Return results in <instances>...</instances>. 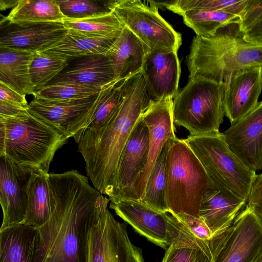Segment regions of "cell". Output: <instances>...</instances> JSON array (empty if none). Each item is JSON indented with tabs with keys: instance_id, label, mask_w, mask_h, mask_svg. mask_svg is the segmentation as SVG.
I'll use <instances>...</instances> for the list:
<instances>
[{
	"instance_id": "cell-1",
	"label": "cell",
	"mask_w": 262,
	"mask_h": 262,
	"mask_svg": "<svg viewBox=\"0 0 262 262\" xmlns=\"http://www.w3.org/2000/svg\"><path fill=\"white\" fill-rule=\"evenodd\" d=\"M48 181L52 214L37 228L35 262H88L91 230L110 200L77 170L49 173Z\"/></svg>"
},
{
	"instance_id": "cell-2",
	"label": "cell",
	"mask_w": 262,
	"mask_h": 262,
	"mask_svg": "<svg viewBox=\"0 0 262 262\" xmlns=\"http://www.w3.org/2000/svg\"><path fill=\"white\" fill-rule=\"evenodd\" d=\"M142 72L126 79L122 103L100 133L83 132L77 143L88 177L101 194H111L122 151L135 126L150 105Z\"/></svg>"
},
{
	"instance_id": "cell-3",
	"label": "cell",
	"mask_w": 262,
	"mask_h": 262,
	"mask_svg": "<svg viewBox=\"0 0 262 262\" xmlns=\"http://www.w3.org/2000/svg\"><path fill=\"white\" fill-rule=\"evenodd\" d=\"M186 61L189 76L223 82L239 71L262 68V45L246 40L238 23H233L212 36H194Z\"/></svg>"
},
{
	"instance_id": "cell-4",
	"label": "cell",
	"mask_w": 262,
	"mask_h": 262,
	"mask_svg": "<svg viewBox=\"0 0 262 262\" xmlns=\"http://www.w3.org/2000/svg\"><path fill=\"white\" fill-rule=\"evenodd\" d=\"M5 127L4 156L24 170L48 175L56 151L68 138L28 110L11 117L0 116Z\"/></svg>"
},
{
	"instance_id": "cell-5",
	"label": "cell",
	"mask_w": 262,
	"mask_h": 262,
	"mask_svg": "<svg viewBox=\"0 0 262 262\" xmlns=\"http://www.w3.org/2000/svg\"><path fill=\"white\" fill-rule=\"evenodd\" d=\"M165 193L169 213L184 212L200 218L203 194L212 183L185 139L167 141Z\"/></svg>"
},
{
	"instance_id": "cell-6",
	"label": "cell",
	"mask_w": 262,
	"mask_h": 262,
	"mask_svg": "<svg viewBox=\"0 0 262 262\" xmlns=\"http://www.w3.org/2000/svg\"><path fill=\"white\" fill-rule=\"evenodd\" d=\"M185 140L216 188L248 202L256 172L249 169L230 149L223 133L189 135Z\"/></svg>"
},
{
	"instance_id": "cell-7",
	"label": "cell",
	"mask_w": 262,
	"mask_h": 262,
	"mask_svg": "<svg viewBox=\"0 0 262 262\" xmlns=\"http://www.w3.org/2000/svg\"><path fill=\"white\" fill-rule=\"evenodd\" d=\"M224 91V82L189 76L187 84L173 99L174 124L191 136L219 132L225 115Z\"/></svg>"
},
{
	"instance_id": "cell-8",
	"label": "cell",
	"mask_w": 262,
	"mask_h": 262,
	"mask_svg": "<svg viewBox=\"0 0 262 262\" xmlns=\"http://www.w3.org/2000/svg\"><path fill=\"white\" fill-rule=\"evenodd\" d=\"M158 8L154 1L119 0L114 12L150 52H178L182 44L181 34L160 15Z\"/></svg>"
},
{
	"instance_id": "cell-9",
	"label": "cell",
	"mask_w": 262,
	"mask_h": 262,
	"mask_svg": "<svg viewBox=\"0 0 262 262\" xmlns=\"http://www.w3.org/2000/svg\"><path fill=\"white\" fill-rule=\"evenodd\" d=\"M210 262H253L262 253V220L247 204L226 230L210 241Z\"/></svg>"
},
{
	"instance_id": "cell-10",
	"label": "cell",
	"mask_w": 262,
	"mask_h": 262,
	"mask_svg": "<svg viewBox=\"0 0 262 262\" xmlns=\"http://www.w3.org/2000/svg\"><path fill=\"white\" fill-rule=\"evenodd\" d=\"M106 85L97 94L85 99L54 100L34 97L28 110L68 138L73 137L77 143L95 115Z\"/></svg>"
},
{
	"instance_id": "cell-11",
	"label": "cell",
	"mask_w": 262,
	"mask_h": 262,
	"mask_svg": "<svg viewBox=\"0 0 262 262\" xmlns=\"http://www.w3.org/2000/svg\"><path fill=\"white\" fill-rule=\"evenodd\" d=\"M88 262H144L142 249L129 238L126 223L117 221L107 207L91 230Z\"/></svg>"
},
{
	"instance_id": "cell-12",
	"label": "cell",
	"mask_w": 262,
	"mask_h": 262,
	"mask_svg": "<svg viewBox=\"0 0 262 262\" xmlns=\"http://www.w3.org/2000/svg\"><path fill=\"white\" fill-rule=\"evenodd\" d=\"M149 150V132L143 118L132 132L120 157L113 188L108 199L137 200L135 184L144 169Z\"/></svg>"
},
{
	"instance_id": "cell-13",
	"label": "cell",
	"mask_w": 262,
	"mask_h": 262,
	"mask_svg": "<svg viewBox=\"0 0 262 262\" xmlns=\"http://www.w3.org/2000/svg\"><path fill=\"white\" fill-rule=\"evenodd\" d=\"M149 132V150L144 169L138 175L135 190L137 200L144 196L152 169L167 142L176 137L173 117V99L151 101L142 116Z\"/></svg>"
},
{
	"instance_id": "cell-14",
	"label": "cell",
	"mask_w": 262,
	"mask_h": 262,
	"mask_svg": "<svg viewBox=\"0 0 262 262\" xmlns=\"http://www.w3.org/2000/svg\"><path fill=\"white\" fill-rule=\"evenodd\" d=\"M223 134L228 147L249 169H262V101Z\"/></svg>"
},
{
	"instance_id": "cell-15",
	"label": "cell",
	"mask_w": 262,
	"mask_h": 262,
	"mask_svg": "<svg viewBox=\"0 0 262 262\" xmlns=\"http://www.w3.org/2000/svg\"><path fill=\"white\" fill-rule=\"evenodd\" d=\"M31 172L0 156V203L3 221L0 230L23 222L28 203V186Z\"/></svg>"
},
{
	"instance_id": "cell-16",
	"label": "cell",
	"mask_w": 262,
	"mask_h": 262,
	"mask_svg": "<svg viewBox=\"0 0 262 262\" xmlns=\"http://www.w3.org/2000/svg\"><path fill=\"white\" fill-rule=\"evenodd\" d=\"M141 72L151 101L173 99L178 94L181 75L178 52L169 50L149 52Z\"/></svg>"
},
{
	"instance_id": "cell-17",
	"label": "cell",
	"mask_w": 262,
	"mask_h": 262,
	"mask_svg": "<svg viewBox=\"0 0 262 262\" xmlns=\"http://www.w3.org/2000/svg\"><path fill=\"white\" fill-rule=\"evenodd\" d=\"M224 82L225 115L231 124L245 116L258 103L262 90V68L239 71L226 77Z\"/></svg>"
},
{
	"instance_id": "cell-18",
	"label": "cell",
	"mask_w": 262,
	"mask_h": 262,
	"mask_svg": "<svg viewBox=\"0 0 262 262\" xmlns=\"http://www.w3.org/2000/svg\"><path fill=\"white\" fill-rule=\"evenodd\" d=\"M110 208L125 223L147 239L164 249L170 245L169 214L150 207L139 200L122 199L111 202Z\"/></svg>"
},
{
	"instance_id": "cell-19",
	"label": "cell",
	"mask_w": 262,
	"mask_h": 262,
	"mask_svg": "<svg viewBox=\"0 0 262 262\" xmlns=\"http://www.w3.org/2000/svg\"><path fill=\"white\" fill-rule=\"evenodd\" d=\"M6 25L1 32L0 48L34 53L50 47L69 32L63 21Z\"/></svg>"
},
{
	"instance_id": "cell-20",
	"label": "cell",
	"mask_w": 262,
	"mask_h": 262,
	"mask_svg": "<svg viewBox=\"0 0 262 262\" xmlns=\"http://www.w3.org/2000/svg\"><path fill=\"white\" fill-rule=\"evenodd\" d=\"M247 203L228 192L216 188L212 183L203 194L200 218L213 234L221 233L231 226Z\"/></svg>"
},
{
	"instance_id": "cell-21",
	"label": "cell",
	"mask_w": 262,
	"mask_h": 262,
	"mask_svg": "<svg viewBox=\"0 0 262 262\" xmlns=\"http://www.w3.org/2000/svg\"><path fill=\"white\" fill-rule=\"evenodd\" d=\"M115 80L111 59L105 54H100L76 59L47 85L76 84L102 88Z\"/></svg>"
},
{
	"instance_id": "cell-22",
	"label": "cell",
	"mask_w": 262,
	"mask_h": 262,
	"mask_svg": "<svg viewBox=\"0 0 262 262\" xmlns=\"http://www.w3.org/2000/svg\"><path fill=\"white\" fill-rule=\"evenodd\" d=\"M148 48L125 27L105 54L111 59L116 80L126 79L142 71Z\"/></svg>"
},
{
	"instance_id": "cell-23",
	"label": "cell",
	"mask_w": 262,
	"mask_h": 262,
	"mask_svg": "<svg viewBox=\"0 0 262 262\" xmlns=\"http://www.w3.org/2000/svg\"><path fill=\"white\" fill-rule=\"evenodd\" d=\"M37 228L23 223L0 230V262H35L38 249Z\"/></svg>"
},
{
	"instance_id": "cell-24",
	"label": "cell",
	"mask_w": 262,
	"mask_h": 262,
	"mask_svg": "<svg viewBox=\"0 0 262 262\" xmlns=\"http://www.w3.org/2000/svg\"><path fill=\"white\" fill-rule=\"evenodd\" d=\"M119 35L94 36L69 30L63 38L40 53L69 61L89 55L105 54Z\"/></svg>"
},
{
	"instance_id": "cell-25",
	"label": "cell",
	"mask_w": 262,
	"mask_h": 262,
	"mask_svg": "<svg viewBox=\"0 0 262 262\" xmlns=\"http://www.w3.org/2000/svg\"><path fill=\"white\" fill-rule=\"evenodd\" d=\"M35 53L0 48V82L20 94L34 96L30 68Z\"/></svg>"
},
{
	"instance_id": "cell-26",
	"label": "cell",
	"mask_w": 262,
	"mask_h": 262,
	"mask_svg": "<svg viewBox=\"0 0 262 262\" xmlns=\"http://www.w3.org/2000/svg\"><path fill=\"white\" fill-rule=\"evenodd\" d=\"M66 18L56 0H19L1 24L23 25L63 21Z\"/></svg>"
},
{
	"instance_id": "cell-27",
	"label": "cell",
	"mask_w": 262,
	"mask_h": 262,
	"mask_svg": "<svg viewBox=\"0 0 262 262\" xmlns=\"http://www.w3.org/2000/svg\"><path fill=\"white\" fill-rule=\"evenodd\" d=\"M48 175L31 173L28 186L26 214L23 224L38 228L50 218L52 205Z\"/></svg>"
},
{
	"instance_id": "cell-28",
	"label": "cell",
	"mask_w": 262,
	"mask_h": 262,
	"mask_svg": "<svg viewBox=\"0 0 262 262\" xmlns=\"http://www.w3.org/2000/svg\"><path fill=\"white\" fill-rule=\"evenodd\" d=\"M126 79L116 80L106 86L96 113L84 132L98 134L110 123L122 103Z\"/></svg>"
},
{
	"instance_id": "cell-29",
	"label": "cell",
	"mask_w": 262,
	"mask_h": 262,
	"mask_svg": "<svg viewBox=\"0 0 262 262\" xmlns=\"http://www.w3.org/2000/svg\"><path fill=\"white\" fill-rule=\"evenodd\" d=\"M185 24L200 36H210L217 30L233 23H239V16L222 11L192 10L181 15Z\"/></svg>"
},
{
	"instance_id": "cell-30",
	"label": "cell",
	"mask_w": 262,
	"mask_h": 262,
	"mask_svg": "<svg viewBox=\"0 0 262 262\" xmlns=\"http://www.w3.org/2000/svg\"><path fill=\"white\" fill-rule=\"evenodd\" d=\"M63 23L69 30L99 37L118 36L125 27L114 11L82 19L65 18Z\"/></svg>"
},
{
	"instance_id": "cell-31",
	"label": "cell",
	"mask_w": 262,
	"mask_h": 262,
	"mask_svg": "<svg viewBox=\"0 0 262 262\" xmlns=\"http://www.w3.org/2000/svg\"><path fill=\"white\" fill-rule=\"evenodd\" d=\"M167 150V142L152 169L144 196L140 202L159 211L169 213L165 193V158Z\"/></svg>"
},
{
	"instance_id": "cell-32",
	"label": "cell",
	"mask_w": 262,
	"mask_h": 262,
	"mask_svg": "<svg viewBox=\"0 0 262 262\" xmlns=\"http://www.w3.org/2000/svg\"><path fill=\"white\" fill-rule=\"evenodd\" d=\"M249 0H174L163 2V7L181 15L192 10L222 11L239 16L244 11Z\"/></svg>"
},
{
	"instance_id": "cell-33",
	"label": "cell",
	"mask_w": 262,
	"mask_h": 262,
	"mask_svg": "<svg viewBox=\"0 0 262 262\" xmlns=\"http://www.w3.org/2000/svg\"><path fill=\"white\" fill-rule=\"evenodd\" d=\"M69 63V61L64 59L35 53L30 68V79L34 91L48 84Z\"/></svg>"
},
{
	"instance_id": "cell-34",
	"label": "cell",
	"mask_w": 262,
	"mask_h": 262,
	"mask_svg": "<svg viewBox=\"0 0 262 262\" xmlns=\"http://www.w3.org/2000/svg\"><path fill=\"white\" fill-rule=\"evenodd\" d=\"M119 1L61 0L57 2L66 18L78 19L113 12Z\"/></svg>"
},
{
	"instance_id": "cell-35",
	"label": "cell",
	"mask_w": 262,
	"mask_h": 262,
	"mask_svg": "<svg viewBox=\"0 0 262 262\" xmlns=\"http://www.w3.org/2000/svg\"><path fill=\"white\" fill-rule=\"evenodd\" d=\"M102 88L76 84L47 85L35 91L33 96L54 100L81 99L97 94Z\"/></svg>"
},
{
	"instance_id": "cell-36",
	"label": "cell",
	"mask_w": 262,
	"mask_h": 262,
	"mask_svg": "<svg viewBox=\"0 0 262 262\" xmlns=\"http://www.w3.org/2000/svg\"><path fill=\"white\" fill-rule=\"evenodd\" d=\"M162 262H210V260L200 249L170 245L166 249Z\"/></svg>"
},
{
	"instance_id": "cell-37",
	"label": "cell",
	"mask_w": 262,
	"mask_h": 262,
	"mask_svg": "<svg viewBox=\"0 0 262 262\" xmlns=\"http://www.w3.org/2000/svg\"><path fill=\"white\" fill-rule=\"evenodd\" d=\"M174 215L187 227L199 241L204 244H209L213 234L202 219L184 212Z\"/></svg>"
},
{
	"instance_id": "cell-38",
	"label": "cell",
	"mask_w": 262,
	"mask_h": 262,
	"mask_svg": "<svg viewBox=\"0 0 262 262\" xmlns=\"http://www.w3.org/2000/svg\"><path fill=\"white\" fill-rule=\"evenodd\" d=\"M261 19L262 0H249L240 17L238 24L241 30L244 32Z\"/></svg>"
},
{
	"instance_id": "cell-39",
	"label": "cell",
	"mask_w": 262,
	"mask_h": 262,
	"mask_svg": "<svg viewBox=\"0 0 262 262\" xmlns=\"http://www.w3.org/2000/svg\"><path fill=\"white\" fill-rule=\"evenodd\" d=\"M247 204L258 215L262 212V173L255 177Z\"/></svg>"
},
{
	"instance_id": "cell-40",
	"label": "cell",
	"mask_w": 262,
	"mask_h": 262,
	"mask_svg": "<svg viewBox=\"0 0 262 262\" xmlns=\"http://www.w3.org/2000/svg\"><path fill=\"white\" fill-rule=\"evenodd\" d=\"M0 100L6 101L18 105L25 108H28L29 104L25 95L19 94L1 82H0Z\"/></svg>"
},
{
	"instance_id": "cell-41",
	"label": "cell",
	"mask_w": 262,
	"mask_h": 262,
	"mask_svg": "<svg viewBox=\"0 0 262 262\" xmlns=\"http://www.w3.org/2000/svg\"><path fill=\"white\" fill-rule=\"evenodd\" d=\"M244 38L253 43L262 45V19L244 32Z\"/></svg>"
},
{
	"instance_id": "cell-42",
	"label": "cell",
	"mask_w": 262,
	"mask_h": 262,
	"mask_svg": "<svg viewBox=\"0 0 262 262\" xmlns=\"http://www.w3.org/2000/svg\"><path fill=\"white\" fill-rule=\"evenodd\" d=\"M28 109L6 101L0 100V116H14Z\"/></svg>"
},
{
	"instance_id": "cell-43",
	"label": "cell",
	"mask_w": 262,
	"mask_h": 262,
	"mask_svg": "<svg viewBox=\"0 0 262 262\" xmlns=\"http://www.w3.org/2000/svg\"><path fill=\"white\" fill-rule=\"evenodd\" d=\"M19 0H1L0 9L1 11L14 8L18 3Z\"/></svg>"
},
{
	"instance_id": "cell-44",
	"label": "cell",
	"mask_w": 262,
	"mask_h": 262,
	"mask_svg": "<svg viewBox=\"0 0 262 262\" xmlns=\"http://www.w3.org/2000/svg\"><path fill=\"white\" fill-rule=\"evenodd\" d=\"M253 262H262V253Z\"/></svg>"
},
{
	"instance_id": "cell-45",
	"label": "cell",
	"mask_w": 262,
	"mask_h": 262,
	"mask_svg": "<svg viewBox=\"0 0 262 262\" xmlns=\"http://www.w3.org/2000/svg\"><path fill=\"white\" fill-rule=\"evenodd\" d=\"M259 216L260 217V218L262 220V212L259 215Z\"/></svg>"
}]
</instances>
